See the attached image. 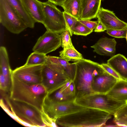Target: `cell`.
Returning a JSON list of instances; mask_svg holds the SVG:
<instances>
[{"instance_id":"1","label":"cell","mask_w":127,"mask_h":127,"mask_svg":"<svg viewBox=\"0 0 127 127\" xmlns=\"http://www.w3.org/2000/svg\"><path fill=\"white\" fill-rule=\"evenodd\" d=\"M112 115L100 110L87 108L83 110L57 118L59 127H104Z\"/></svg>"},{"instance_id":"2","label":"cell","mask_w":127,"mask_h":127,"mask_svg":"<svg viewBox=\"0 0 127 127\" xmlns=\"http://www.w3.org/2000/svg\"><path fill=\"white\" fill-rule=\"evenodd\" d=\"M48 94L42 83H27L12 75L9 96L11 99L29 104L41 112L44 99Z\"/></svg>"},{"instance_id":"3","label":"cell","mask_w":127,"mask_h":127,"mask_svg":"<svg viewBox=\"0 0 127 127\" xmlns=\"http://www.w3.org/2000/svg\"><path fill=\"white\" fill-rule=\"evenodd\" d=\"M76 70L74 81L76 98L93 93L91 85L94 77L105 71L101 64L84 59L75 62Z\"/></svg>"},{"instance_id":"4","label":"cell","mask_w":127,"mask_h":127,"mask_svg":"<svg viewBox=\"0 0 127 127\" xmlns=\"http://www.w3.org/2000/svg\"><path fill=\"white\" fill-rule=\"evenodd\" d=\"M6 97V100L12 112L21 121L30 126L46 127L40 110L26 103L13 100L9 96Z\"/></svg>"},{"instance_id":"5","label":"cell","mask_w":127,"mask_h":127,"mask_svg":"<svg viewBox=\"0 0 127 127\" xmlns=\"http://www.w3.org/2000/svg\"><path fill=\"white\" fill-rule=\"evenodd\" d=\"M75 101L79 105L103 110L112 116L126 103L114 99L107 94L95 93L76 98Z\"/></svg>"},{"instance_id":"6","label":"cell","mask_w":127,"mask_h":127,"mask_svg":"<svg viewBox=\"0 0 127 127\" xmlns=\"http://www.w3.org/2000/svg\"><path fill=\"white\" fill-rule=\"evenodd\" d=\"M76 98L69 101L59 102L51 99L47 95L44 99L41 112L46 116L56 120L59 117L87 108L77 104L75 101Z\"/></svg>"},{"instance_id":"7","label":"cell","mask_w":127,"mask_h":127,"mask_svg":"<svg viewBox=\"0 0 127 127\" xmlns=\"http://www.w3.org/2000/svg\"><path fill=\"white\" fill-rule=\"evenodd\" d=\"M42 5L45 16L43 24L47 30L60 34L68 30L63 12L48 1L42 2Z\"/></svg>"},{"instance_id":"8","label":"cell","mask_w":127,"mask_h":127,"mask_svg":"<svg viewBox=\"0 0 127 127\" xmlns=\"http://www.w3.org/2000/svg\"><path fill=\"white\" fill-rule=\"evenodd\" d=\"M0 22L14 34H19L27 28L7 0H0Z\"/></svg>"},{"instance_id":"9","label":"cell","mask_w":127,"mask_h":127,"mask_svg":"<svg viewBox=\"0 0 127 127\" xmlns=\"http://www.w3.org/2000/svg\"><path fill=\"white\" fill-rule=\"evenodd\" d=\"M42 75V83L48 94L61 88L70 80L65 74L59 72L45 64L43 65Z\"/></svg>"},{"instance_id":"10","label":"cell","mask_w":127,"mask_h":127,"mask_svg":"<svg viewBox=\"0 0 127 127\" xmlns=\"http://www.w3.org/2000/svg\"><path fill=\"white\" fill-rule=\"evenodd\" d=\"M61 45L60 35L47 30L38 38L32 50L46 55L56 50Z\"/></svg>"},{"instance_id":"11","label":"cell","mask_w":127,"mask_h":127,"mask_svg":"<svg viewBox=\"0 0 127 127\" xmlns=\"http://www.w3.org/2000/svg\"><path fill=\"white\" fill-rule=\"evenodd\" d=\"M43 65H24L12 70V75L27 83L33 84L42 83V71Z\"/></svg>"},{"instance_id":"12","label":"cell","mask_w":127,"mask_h":127,"mask_svg":"<svg viewBox=\"0 0 127 127\" xmlns=\"http://www.w3.org/2000/svg\"><path fill=\"white\" fill-rule=\"evenodd\" d=\"M97 18L108 30H121L127 27V23L118 18L113 11L100 7Z\"/></svg>"},{"instance_id":"13","label":"cell","mask_w":127,"mask_h":127,"mask_svg":"<svg viewBox=\"0 0 127 127\" xmlns=\"http://www.w3.org/2000/svg\"><path fill=\"white\" fill-rule=\"evenodd\" d=\"M118 80L106 71L95 76L92 83L93 93L107 94Z\"/></svg>"},{"instance_id":"14","label":"cell","mask_w":127,"mask_h":127,"mask_svg":"<svg viewBox=\"0 0 127 127\" xmlns=\"http://www.w3.org/2000/svg\"><path fill=\"white\" fill-rule=\"evenodd\" d=\"M116 44L114 38L103 37L91 47L94 49V52L99 55L112 57L115 55Z\"/></svg>"},{"instance_id":"15","label":"cell","mask_w":127,"mask_h":127,"mask_svg":"<svg viewBox=\"0 0 127 127\" xmlns=\"http://www.w3.org/2000/svg\"><path fill=\"white\" fill-rule=\"evenodd\" d=\"M101 0H81L80 20H90L97 18Z\"/></svg>"},{"instance_id":"16","label":"cell","mask_w":127,"mask_h":127,"mask_svg":"<svg viewBox=\"0 0 127 127\" xmlns=\"http://www.w3.org/2000/svg\"><path fill=\"white\" fill-rule=\"evenodd\" d=\"M28 12L36 22L43 24L45 16L42 2L38 0H22Z\"/></svg>"},{"instance_id":"17","label":"cell","mask_w":127,"mask_h":127,"mask_svg":"<svg viewBox=\"0 0 127 127\" xmlns=\"http://www.w3.org/2000/svg\"><path fill=\"white\" fill-rule=\"evenodd\" d=\"M107 64L122 79L127 80V59L124 56L120 54L115 55L107 61Z\"/></svg>"},{"instance_id":"18","label":"cell","mask_w":127,"mask_h":127,"mask_svg":"<svg viewBox=\"0 0 127 127\" xmlns=\"http://www.w3.org/2000/svg\"><path fill=\"white\" fill-rule=\"evenodd\" d=\"M47 60L59 66L64 71L70 79L74 81L76 76V65L75 62L70 63L60 57L47 56Z\"/></svg>"},{"instance_id":"19","label":"cell","mask_w":127,"mask_h":127,"mask_svg":"<svg viewBox=\"0 0 127 127\" xmlns=\"http://www.w3.org/2000/svg\"><path fill=\"white\" fill-rule=\"evenodd\" d=\"M27 28H33L36 22L26 9L22 0H7Z\"/></svg>"},{"instance_id":"20","label":"cell","mask_w":127,"mask_h":127,"mask_svg":"<svg viewBox=\"0 0 127 127\" xmlns=\"http://www.w3.org/2000/svg\"><path fill=\"white\" fill-rule=\"evenodd\" d=\"M107 94L114 99L127 102V80H118Z\"/></svg>"},{"instance_id":"21","label":"cell","mask_w":127,"mask_h":127,"mask_svg":"<svg viewBox=\"0 0 127 127\" xmlns=\"http://www.w3.org/2000/svg\"><path fill=\"white\" fill-rule=\"evenodd\" d=\"M12 71L10 65L6 49L4 47L1 46L0 47V72L3 74L10 85Z\"/></svg>"},{"instance_id":"22","label":"cell","mask_w":127,"mask_h":127,"mask_svg":"<svg viewBox=\"0 0 127 127\" xmlns=\"http://www.w3.org/2000/svg\"><path fill=\"white\" fill-rule=\"evenodd\" d=\"M81 0H65L62 4L64 11L80 20Z\"/></svg>"},{"instance_id":"23","label":"cell","mask_w":127,"mask_h":127,"mask_svg":"<svg viewBox=\"0 0 127 127\" xmlns=\"http://www.w3.org/2000/svg\"><path fill=\"white\" fill-rule=\"evenodd\" d=\"M60 57L68 61L76 62L83 59L82 54L75 48H68L59 52Z\"/></svg>"},{"instance_id":"24","label":"cell","mask_w":127,"mask_h":127,"mask_svg":"<svg viewBox=\"0 0 127 127\" xmlns=\"http://www.w3.org/2000/svg\"><path fill=\"white\" fill-rule=\"evenodd\" d=\"M113 116L114 121L118 127H127V102Z\"/></svg>"},{"instance_id":"25","label":"cell","mask_w":127,"mask_h":127,"mask_svg":"<svg viewBox=\"0 0 127 127\" xmlns=\"http://www.w3.org/2000/svg\"><path fill=\"white\" fill-rule=\"evenodd\" d=\"M47 61L46 55L36 52L32 53L28 57L24 65L27 66L43 65Z\"/></svg>"},{"instance_id":"26","label":"cell","mask_w":127,"mask_h":127,"mask_svg":"<svg viewBox=\"0 0 127 127\" xmlns=\"http://www.w3.org/2000/svg\"><path fill=\"white\" fill-rule=\"evenodd\" d=\"M61 87L51 93L48 94V96L52 100L59 102L69 101L76 98L66 95L64 93Z\"/></svg>"},{"instance_id":"27","label":"cell","mask_w":127,"mask_h":127,"mask_svg":"<svg viewBox=\"0 0 127 127\" xmlns=\"http://www.w3.org/2000/svg\"><path fill=\"white\" fill-rule=\"evenodd\" d=\"M93 31L78 20L71 32L73 34L86 36Z\"/></svg>"},{"instance_id":"28","label":"cell","mask_w":127,"mask_h":127,"mask_svg":"<svg viewBox=\"0 0 127 127\" xmlns=\"http://www.w3.org/2000/svg\"><path fill=\"white\" fill-rule=\"evenodd\" d=\"M70 36L69 32L67 29L61 33V46L63 49L68 48H75L72 43Z\"/></svg>"},{"instance_id":"29","label":"cell","mask_w":127,"mask_h":127,"mask_svg":"<svg viewBox=\"0 0 127 127\" xmlns=\"http://www.w3.org/2000/svg\"><path fill=\"white\" fill-rule=\"evenodd\" d=\"M64 15L70 36L73 35L71 31L75 25L78 20L73 16L64 11Z\"/></svg>"},{"instance_id":"30","label":"cell","mask_w":127,"mask_h":127,"mask_svg":"<svg viewBox=\"0 0 127 127\" xmlns=\"http://www.w3.org/2000/svg\"><path fill=\"white\" fill-rule=\"evenodd\" d=\"M106 31V33L116 38H126L127 27L121 30H108Z\"/></svg>"},{"instance_id":"31","label":"cell","mask_w":127,"mask_h":127,"mask_svg":"<svg viewBox=\"0 0 127 127\" xmlns=\"http://www.w3.org/2000/svg\"><path fill=\"white\" fill-rule=\"evenodd\" d=\"M11 85L6 81L3 74L0 72V88L1 90L7 92L10 91Z\"/></svg>"},{"instance_id":"32","label":"cell","mask_w":127,"mask_h":127,"mask_svg":"<svg viewBox=\"0 0 127 127\" xmlns=\"http://www.w3.org/2000/svg\"><path fill=\"white\" fill-rule=\"evenodd\" d=\"M100 64L106 72L118 80L122 79L116 71L107 63H102Z\"/></svg>"},{"instance_id":"33","label":"cell","mask_w":127,"mask_h":127,"mask_svg":"<svg viewBox=\"0 0 127 127\" xmlns=\"http://www.w3.org/2000/svg\"><path fill=\"white\" fill-rule=\"evenodd\" d=\"M78 20L92 31L95 29L98 23V20L96 21L82 20Z\"/></svg>"},{"instance_id":"34","label":"cell","mask_w":127,"mask_h":127,"mask_svg":"<svg viewBox=\"0 0 127 127\" xmlns=\"http://www.w3.org/2000/svg\"><path fill=\"white\" fill-rule=\"evenodd\" d=\"M98 24L94 29L95 32H101L104 31L106 30V29L101 22L99 20Z\"/></svg>"},{"instance_id":"35","label":"cell","mask_w":127,"mask_h":127,"mask_svg":"<svg viewBox=\"0 0 127 127\" xmlns=\"http://www.w3.org/2000/svg\"><path fill=\"white\" fill-rule=\"evenodd\" d=\"M65 0H48V1L52 3L57 5L61 6L62 4Z\"/></svg>"},{"instance_id":"36","label":"cell","mask_w":127,"mask_h":127,"mask_svg":"<svg viewBox=\"0 0 127 127\" xmlns=\"http://www.w3.org/2000/svg\"><path fill=\"white\" fill-rule=\"evenodd\" d=\"M126 40L127 42V34H126Z\"/></svg>"}]
</instances>
